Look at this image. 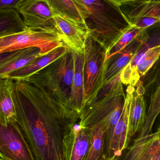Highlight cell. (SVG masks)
<instances>
[{"instance_id": "f546056e", "label": "cell", "mask_w": 160, "mask_h": 160, "mask_svg": "<svg viewBox=\"0 0 160 160\" xmlns=\"http://www.w3.org/2000/svg\"><path fill=\"white\" fill-rule=\"evenodd\" d=\"M0 160H11L3 154L0 153Z\"/></svg>"}, {"instance_id": "7402d4cb", "label": "cell", "mask_w": 160, "mask_h": 160, "mask_svg": "<svg viewBox=\"0 0 160 160\" xmlns=\"http://www.w3.org/2000/svg\"><path fill=\"white\" fill-rule=\"evenodd\" d=\"M16 8L0 9V37L23 32L28 27Z\"/></svg>"}, {"instance_id": "ba28073f", "label": "cell", "mask_w": 160, "mask_h": 160, "mask_svg": "<svg viewBox=\"0 0 160 160\" xmlns=\"http://www.w3.org/2000/svg\"><path fill=\"white\" fill-rule=\"evenodd\" d=\"M0 153L11 160H35L16 122L1 126Z\"/></svg>"}, {"instance_id": "ac0fdd59", "label": "cell", "mask_w": 160, "mask_h": 160, "mask_svg": "<svg viewBox=\"0 0 160 160\" xmlns=\"http://www.w3.org/2000/svg\"><path fill=\"white\" fill-rule=\"evenodd\" d=\"M68 49L65 45H63L53 50L48 54L35 59L24 67L12 72L6 78H8L14 81L26 78L56 61L64 55Z\"/></svg>"}, {"instance_id": "8992f818", "label": "cell", "mask_w": 160, "mask_h": 160, "mask_svg": "<svg viewBox=\"0 0 160 160\" xmlns=\"http://www.w3.org/2000/svg\"><path fill=\"white\" fill-rule=\"evenodd\" d=\"M65 44L55 29L28 28L15 34L0 37V53L28 48H37L42 55Z\"/></svg>"}, {"instance_id": "2e32d148", "label": "cell", "mask_w": 160, "mask_h": 160, "mask_svg": "<svg viewBox=\"0 0 160 160\" xmlns=\"http://www.w3.org/2000/svg\"><path fill=\"white\" fill-rule=\"evenodd\" d=\"M136 87L137 88L133 92L129 115L128 132L131 138L141 131L147 118L144 99L145 89L141 81Z\"/></svg>"}, {"instance_id": "d4e9b609", "label": "cell", "mask_w": 160, "mask_h": 160, "mask_svg": "<svg viewBox=\"0 0 160 160\" xmlns=\"http://www.w3.org/2000/svg\"><path fill=\"white\" fill-rule=\"evenodd\" d=\"M144 29H140L131 25L125 31L119 39L107 51L106 59L110 58L126 48L134 38H136Z\"/></svg>"}, {"instance_id": "ffe728a7", "label": "cell", "mask_w": 160, "mask_h": 160, "mask_svg": "<svg viewBox=\"0 0 160 160\" xmlns=\"http://www.w3.org/2000/svg\"><path fill=\"white\" fill-rule=\"evenodd\" d=\"M13 80L8 78L0 81V124L7 126L16 121V114L12 97Z\"/></svg>"}, {"instance_id": "7a4b0ae2", "label": "cell", "mask_w": 160, "mask_h": 160, "mask_svg": "<svg viewBox=\"0 0 160 160\" xmlns=\"http://www.w3.org/2000/svg\"><path fill=\"white\" fill-rule=\"evenodd\" d=\"M89 12L86 24L91 36L107 51L131 26L120 7L104 0H74Z\"/></svg>"}, {"instance_id": "603a6c76", "label": "cell", "mask_w": 160, "mask_h": 160, "mask_svg": "<svg viewBox=\"0 0 160 160\" xmlns=\"http://www.w3.org/2000/svg\"><path fill=\"white\" fill-rule=\"evenodd\" d=\"M75 139L72 145L70 160H85L90 145V129L74 127Z\"/></svg>"}, {"instance_id": "7c38bea8", "label": "cell", "mask_w": 160, "mask_h": 160, "mask_svg": "<svg viewBox=\"0 0 160 160\" xmlns=\"http://www.w3.org/2000/svg\"><path fill=\"white\" fill-rule=\"evenodd\" d=\"M148 36L147 29H144L126 48L106 59L103 87L121 74Z\"/></svg>"}, {"instance_id": "52a82bcc", "label": "cell", "mask_w": 160, "mask_h": 160, "mask_svg": "<svg viewBox=\"0 0 160 160\" xmlns=\"http://www.w3.org/2000/svg\"><path fill=\"white\" fill-rule=\"evenodd\" d=\"M131 25L145 29L160 22V0L135 1L120 7Z\"/></svg>"}, {"instance_id": "9a60e30c", "label": "cell", "mask_w": 160, "mask_h": 160, "mask_svg": "<svg viewBox=\"0 0 160 160\" xmlns=\"http://www.w3.org/2000/svg\"><path fill=\"white\" fill-rule=\"evenodd\" d=\"M39 49L28 48L1 53L0 78H4L9 74L24 67L41 56Z\"/></svg>"}, {"instance_id": "f1b7e54d", "label": "cell", "mask_w": 160, "mask_h": 160, "mask_svg": "<svg viewBox=\"0 0 160 160\" xmlns=\"http://www.w3.org/2000/svg\"><path fill=\"white\" fill-rule=\"evenodd\" d=\"M110 3L116 7H120L123 5L135 1H143V0H104Z\"/></svg>"}, {"instance_id": "4dcf8cb0", "label": "cell", "mask_w": 160, "mask_h": 160, "mask_svg": "<svg viewBox=\"0 0 160 160\" xmlns=\"http://www.w3.org/2000/svg\"><path fill=\"white\" fill-rule=\"evenodd\" d=\"M115 158H107L106 157V155H104L102 158H101V159L100 160H114V159Z\"/></svg>"}, {"instance_id": "83f0119b", "label": "cell", "mask_w": 160, "mask_h": 160, "mask_svg": "<svg viewBox=\"0 0 160 160\" xmlns=\"http://www.w3.org/2000/svg\"><path fill=\"white\" fill-rule=\"evenodd\" d=\"M23 0H0V9L16 8V6Z\"/></svg>"}, {"instance_id": "484cf974", "label": "cell", "mask_w": 160, "mask_h": 160, "mask_svg": "<svg viewBox=\"0 0 160 160\" xmlns=\"http://www.w3.org/2000/svg\"><path fill=\"white\" fill-rule=\"evenodd\" d=\"M140 81L145 89V94L150 93L151 96L160 87V57L149 71L141 78Z\"/></svg>"}, {"instance_id": "5b68a950", "label": "cell", "mask_w": 160, "mask_h": 160, "mask_svg": "<svg viewBox=\"0 0 160 160\" xmlns=\"http://www.w3.org/2000/svg\"><path fill=\"white\" fill-rule=\"evenodd\" d=\"M107 50L91 35L83 53L85 107L95 101L103 86Z\"/></svg>"}, {"instance_id": "5bb4252c", "label": "cell", "mask_w": 160, "mask_h": 160, "mask_svg": "<svg viewBox=\"0 0 160 160\" xmlns=\"http://www.w3.org/2000/svg\"><path fill=\"white\" fill-rule=\"evenodd\" d=\"M148 37L142 44L128 64L120 74L121 82L125 85L136 87L141 80L137 71L139 61L145 53L150 49L160 46V22L147 28Z\"/></svg>"}, {"instance_id": "8fae6325", "label": "cell", "mask_w": 160, "mask_h": 160, "mask_svg": "<svg viewBox=\"0 0 160 160\" xmlns=\"http://www.w3.org/2000/svg\"><path fill=\"white\" fill-rule=\"evenodd\" d=\"M54 28L65 45L75 53L83 54L85 42L91 35L89 28L58 15L54 16Z\"/></svg>"}, {"instance_id": "277c9868", "label": "cell", "mask_w": 160, "mask_h": 160, "mask_svg": "<svg viewBox=\"0 0 160 160\" xmlns=\"http://www.w3.org/2000/svg\"><path fill=\"white\" fill-rule=\"evenodd\" d=\"M120 76L104 86L95 101L84 108L79 123L81 128L90 129L111 116H121L126 94Z\"/></svg>"}, {"instance_id": "44dd1931", "label": "cell", "mask_w": 160, "mask_h": 160, "mask_svg": "<svg viewBox=\"0 0 160 160\" xmlns=\"http://www.w3.org/2000/svg\"><path fill=\"white\" fill-rule=\"evenodd\" d=\"M89 129L90 145L85 160H100L105 154L106 125L101 121Z\"/></svg>"}, {"instance_id": "e0dca14e", "label": "cell", "mask_w": 160, "mask_h": 160, "mask_svg": "<svg viewBox=\"0 0 160 160\" xmlns=\"http://www.w3.org/2000/svg\"><path fill=\"white\" fill-rule=\"evenodd\" d=\"M54 16L66 18L80 25L87 27L86 20L89 16L88 10L78 4L74 0H45Z\"/></svg>"}, {"instance_id": "cb8c5ba5", "label": "cell", "mask_w": 160, "mask_h": 160, "mask_svg": "<svg viewBox=\"0 0 160 160\" xmlns=\"http://www.w3.org/2000/svg\"><path fill=\"white\" fill-rule=\"evenodd\" d=\"M160 113V87L150 96V103L147 112V118L138 138H142L151 133L155 121Z\"/></svg>"}, {"instance_id": "9c48e42d", "label": "cell", "mask_w": 160, "mask_h": 160, "mask_svg": "<svg viewBox=\"0 0 160 160\" xmlns=\"http://www.w3.org/2000/svg\"><path fill=\"white\" fill-rule=\"evenodd\" d=\"M16 9L28 28L55 29L54 16L45 0H23Z\"/></svg>"}, {"instance_id": "1f68e13d", "label": "cell", "mask_w": 160, "mask_h": 160, "mask_svg": "<svg viewBox=\"0 0 160 160\" xmlns=\"http://www.w3.org/2000/svg\"><path fill=\"white\" fill-rule=\"evenodd\" d=\"M158 131H160V128L158 129Z\"/></svg>"}, {"instance_id": "6da1fadb", "label": "cell", "mask_w": 160, "mask_h": 160, "mask_svg": "<svg viewBox=\"0 0 160 160\" xmlns=\"http://www.w3.org/2000/svg\"><path fill=\"white\" fill-rule=\"evenodd\" d=\"M17 126L35 160H70L80 114L39 98L16 110Z\"/></svg>"}, {"instance_id": "30bf717a", "label": "cell", "mask_w": 160, "mask_h": 160, "mask_svg": "<svg viewBox=\"0 0 160 160\" xmlns=\"http://www.w3.org/2000/svg\"><path fill=\"white\" fill-rule=\"evenodd\" d=\"M135 88L128 85L126 90V99L121 116L114 129L105 155L109 158L119 156L129 146L132 138L129 135L128 121L130 109Z\"/></svg>"}, {"instance_id": "4316f807", "label": "cell", "mask_w": 160, "mask_h": 160, "mask_svg": "<svg viewBox=\"0 0 160 160\" xmlns=\"http://www.w3.org/2000/svg\"><path fill=\"white\" fill-rule=\"evenodd\" d=\"M160 57V46L150 49L145 53L139 61L137 67L141 79L152 68Z\"/></svg>"}, {"instance_id": "d6986e66", "label": "cell", "mask_w": 160, "mask_h": 160, "mask_svg": "<svg viewBox=\"0 0 160 160\" xmlns=\"http://www.w3.org/2000/svg\"><path fill=\"white\" fill-rule=\"evenodd\" d=\"M75 72L70 99L67 106L80 114L85 108L83 54L75 53Z\"/></svg>"}, {"instance_id": "4fadbf2b", "label": "cell", "mask_w": 160, "mask_h": 160, "mask_svg": "<svg viewBox=\"0 0 160 160\" xmlns=\"http://www.w3.org/2000/svg\"><path fill=\"white\" fill-rule=\"evenodd\" d=\"M114 160H160V131L134 140Z\"/></svg>"}, {"instance_id": "3957f363", "label": "cell", "mask_w": 160, "mask_h": 160, "mask_svg": "<svg viewBox=\"0 0 160 160\" xmlns=\"http://www.w3.org/2000/svg\"><path fill=\"white\" fill-rule=\"evenodd\" d=\"M75 64V52L69 49L56 61L22 80L42 88L67 106L72 92Z\"/></svg>"}]
</instances>
